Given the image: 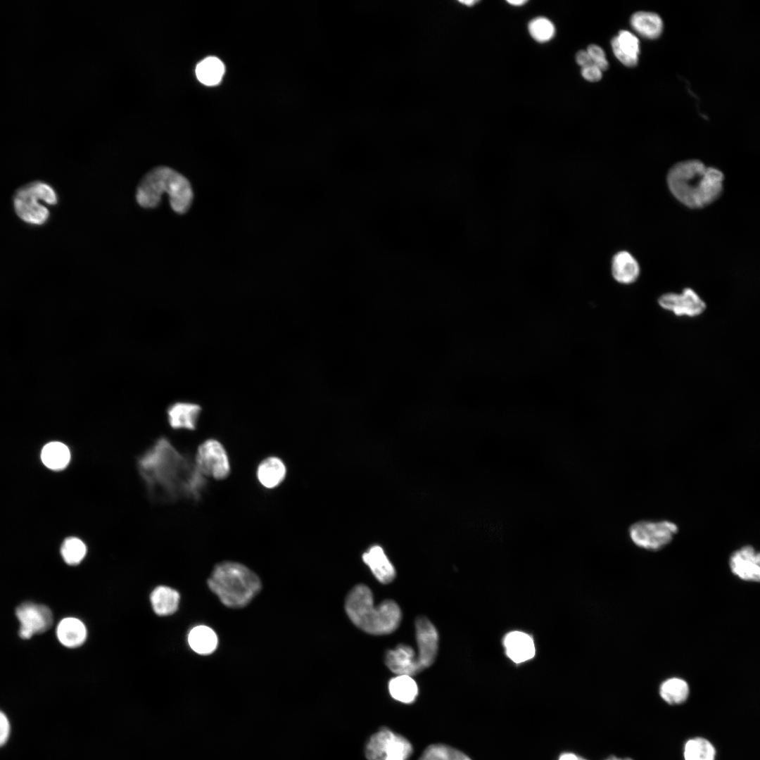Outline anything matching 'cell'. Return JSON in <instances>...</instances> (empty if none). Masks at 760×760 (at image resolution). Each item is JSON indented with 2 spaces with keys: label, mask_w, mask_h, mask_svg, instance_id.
I'll use <instances>...</instances> for the list:
<instances>
[{
  "label": "cell",
  "mask_w": 760,
  "mask_h": 760,
  "mask_svg": "<svg viewBox=\"0 0 760 760\" xmlns=\"http://www.w3.org/2000/svg\"><path fill=\"white\" fill-rule=\"evenodd\" d=\"M137 466L148 494L159 502L182 498L197 500L206 485L205 477L194 461L179 452L164 437L139 458Z\"/></svg>",
  "instance_id": "6da1fadb"
},
{
  "label": "cell",
  "mask_w": 760,
  "mask_h": 760,
  "mask_svg": "<svg viewBox=\"0 0 760 760\" xmlns=\"http://www.w3.org/2000/svg\"><path fill=\"white\" fill-rule=\"evenodd\" d=\"M724 175L707 167L699 160L676 163L669 170L666 182L671 194L685 206L698 209L714 202L721 194Z\"/></svg>",
  "instance_id": "7a4b0ae2"
},
{
  "label": "cell",
  "mask_w": 760,
  "mask_h": 760,
  "mask_svg": "<svg viewBox=\"0 0 760 760\" xmlns=\"http://www.w3.org/2000/svg\"><path fill=\"white\" fill-rule=\"evenodd\" d=\"M344 607L353 624L372 635L395 631L402 618L400 608L393 600H386L374 607L372 592L364 584L356 585L349 591Z\"/></svg>",
  "instance_id": "3957f363"
},
{
  "label": "cell",
  "mask_w": 760,
  "mask_h": 760,
  "mask_svg": "<svg viewBox=\"0 0 760 760\" xmlns=\"http://www.w3.org/2000/svg\"><path fill=\"white\" fill-rule=\"evenodd\" d=\"M210 590L228 608L247 606L262 589L259 576L243 564L224 561L216 564L207 581Z\"/></svg>",
  "instance_id": "277c9868"
},
{
  "label": "cell",
  "mask_w": 760,
  "mask_h": 760,
  "mask_svg": "<svg viewBox=\"0 0 760 760\" xmlns=\"http://www.w3.org/2000/svg\"><path fill=\"white\" fill-rule=\"evenodd\" d=\"M164 193L169 195L170 205L176 213H184L190 208L193 191L189 182L167 167H158L148 172L139 184L136 198L141 206L154 208Z\"/></svg>",
  "instance_id": "5b68a950"
},
{
  "label": "cell",
  "mask_w": 760,
  "mask_h": 760,
  "mask_svg": "<svg viewBox=\"0 0 760 760\" xmlns=\"http://www.w3.org/2000/svg\"><path fill=\"white\" fill-rule=\"evenodd\" d=\"M57 203L54 189L48 184L35 181L23 186L13 196V207L18 217L32 225H42L46 222L50 212L45 203L53 205Z\"/></svg>",
  "instance_id": "8992f818"
},
{
  "label": "cell",
  "mask_w": 760,
  "mask_h": 760,
  "mask_svg": "<svg viewBox=\"0 0 760 760\" xmlns=\"http://www.w3.org/2000/svg\"><path fill=\"white\" fill-rule=\"evenodd\" d=\"M678 531V526L669 520H640L630 526L628 536L637 547L658 551L668 545Z\"/></svg>",
  "instance_id": "52a82bcc"
},
{
  "label": "cell",
  "mask_w": 760,
  "mask_h": 760,
  "mask_svg": "<svg viewBox=\"0 0 760 760\" xmlns=\"http://www.w3.org/2000/svg\"><path fill=\"white\" fill-rule=\"evenodd\" d=\"M412 752L405 737L383 728L369 740L365 755L368 760H407Z\"/></svg>",
  "instance_id": "ba28073f"
},
{
  "label": "cell",
  "mask_w": 760,
  "mask_h": 760,
  "mask_svg": "<svg viewBox=\"0 0 760 760\" xmlns=\"http://www.w3.org/2000/svg\"><path fill=\"white\" fill-rule=\"evenodd\" d=\"M194 462L205 477L223 480L227 479L231 472L227 450L224 445L215 438L207 439L198 447Z\"/></svg>",
  "instance_id": "9c48e42d"
},
{
  "label": "cell",
  "mask_w": 760,
  "mask_h": 760,
  "mask_svg": "<svg viewBox=\"0 0 760 760\" xmlns=\"http://www.w3.org/2000/svg\"><path fill=\"white\" fill-rule=\"evenodd\" d=\"M15 614L19 622L18 635L23 640H29L34 635L47 631L53 622L51 609L33 602L20 604Z\"/></svg>",
  "instance_id": "30bf717a"
},
{
  "label": "cell",
  "mask_w": 760,
  "mask_h": 760,
  "mask_svg": "<svg viewBox=\"0 0 760 760\" xmlns=\"http://www.w3.org/2000/svg\"><path fill=\"white\" fill-rule=\"evenodd\" d=\"M415 630L418 647L417 659L423 671L436 660L438 650V633L434 625L424 616L416 619Z\"/></svg>",
  "instance_id": "8fae6325"
},
{
  "label": "cell",
  "mask_w": 760,
  "mask_h": 760,
  "mask_svg": "<svg viewBox=\"0 0 760 760\" xmlns=\"http://www.w3.org/2000/svg\"><path fill=\"white\" fill-rule=\"evenodd\" d=\"M659 305L677 316L696 317L706 308V304L692 289L685 288L681 293H667L661 296Z\"/></svg>",
  "instance_id": "7c38bea8"
},
{
  "label": "cell",
  "mask_w": 760,
  "mask_h": 760,
  "mask_svg": "<svg viewBox=\"0 0 760 760\" xmlns=\"http://www.w3.org/2000/svg\"><path fill=\"white\" fill-rule=\"evenodd\" d=\"M729 567L738 578L759 582L760 580V555L753 546L747 545L733 551L729 557Z\"/></svg>",
  "instance_id": "4fadbf2b"
},
{
  "label": "cell",
  "mask_w": 760,
  "mask_h": 760,
  "mask_svg": "<svg viewBox=\"0 0 760 760\" xmlns=\"http://www.w3.org/2000/svg\"><path fill=\"white\" fill-rule=\"evenodd\" d=\"M384 661L387 667L396 675L414 676L421 669L414 649L400 644L394 650L386 652Z\"/></svg>",
  "instance_id": "5bb4252c"
},
{
  "label": "cell",
  "mask_w": 760,
  "mask_h": 760,
  "mask_svg": "<svg viewBox=\"0 0 760 760\" xmlns=\"http://www.w3.org/2000/svg\"><path fill=\"white\" fill-rule=\"evenodd\" d=\"M362 559L381 583L388 584L395 578V567L380 545L371 546L362 554Z\"/></svg>",
  "instance_id": "9a60e30c"
},
{
  "label": "cell",
  "mask_w": 760,
  "mask_h": 760,
  "mask_svg": "<svg viewBox=\"0 0 760 760\" xmlns=\"http://www.w3.org/2000/svg\"><path fill=\"white\" fill-rule=\"evenodd\" d=\"M611 46L616 58L627 67H634L638 62L640 42L638 37L628 30H621L611 42Z\"/></svg>",
  "instance_id": "2e32d148"
},
{
  "label": "cell",
  "mask_w": 760,
  "mask_h": 760,
  "mask_svg": "<svg viewBox=\"0 0 760 760\" xmlns=\"http://www.w3.org/2000/svg\"><path fill=\"white\" fill-rule=\"evenodd\" d=\"M201 407L193 403L177 402L167 411L168 422L175 429L194 430L196 427Z\"/></svg>",
  "instance_id": "e0dca14e"
},
{
  "label": "cell",
  "mask_w": 760,
  "mask_h": 760,
  "mask_svg": "<svg viewBox=\"0 0 760 760\" xmlns=\"http://www.w3.org/2000/svg\"><path fill=\"white\" fill-rule=\"evenodd\" d=\"M287 469L284 462L277 456L263 459L256 469V478L260 486L266 489H274L284 481Z\"/></svg>",
  "instance_id": "ac0fdd59"
},
{
  "label": "cell",
  "mask_w": 760,
  "mask_h": 760,
  "mask_svg": "<svg viewBox=\"0 0 760 760\" xmlns=\"http://www.w3.org/2000/svg\"><path fill=\"white\" fill-rule=\"evenodd\" d=\"M504 645L507 657L517 664L532 659L536 653L532 638L521 631L509 633L505 637Z\"/></svg>",
  "instance_id": "d6986e66"
},
{
  "label": "cell",
  "mask_w": 760,
  "mask_h": 760,
  "mask_svg": "<svg viewBox=\"0 0 760 760\" xmlns=\"http://www.w3.org/2000/svg\"><path fill=\"white\" fill-rule=\"evenodd\" d=\"M56 634L62 645L68 648H75L85 642L87 631L85 625L79 619L65 617L58 622Z\"/></svg>",
  "instance_id": "ffe728a7"
},
{
  "label": "cell",
  "mask_w": 760,
  "mask_h": 760,
  "mask_svg": "<svg viewBox=\"0 0 760 760\" xmlns=\"http://www.w3.org/2000/svg\"><path fill=\"white\" fill-rule=\"evenodd\" d=\"M612 274L614 279L623 284L635 282L640 272L638 260L628 251H621L616 253L611 264Z\"/></svg>",
  "instance_id": "44dd1931"
},
{
  "label": "cell",
  "mask_w": 760,
  "mask_h": 760,
  "mask_svg": "<svg viewBox=\"0 0 760 760\" xmlns=\"http://www.w3.org/2000/svg\"><path fill=\"white\" fill-rule=\"evenodd\" d=\"M630 24L638 34L649 39L658 38L661 34L664 28L661 17L650 11L634 13L631 17Z\"/></svg>",
  "instance_id": "7402d4cb"
},
{
  "label": "cell",
  "mask_w": 760,
  "mask_h": 760,
  "mask_svg": "<svg viewBox=\"0 0 760 760\" xmlns=\"http://www.w3.org/2000/svg\"><path fill=\"white\" fill-rule=\"evenodd\" d=\"M188 643L191 650L201 655L213 653L218 645L216 633L210 627L199 625L194 627L189 633Z\"/></svg>",
  "instance_id": "603a6c76"
},
{
  "label": "cell",
  "mask_w": 760,
  "mask_h": 760,
  "mask_svg": "<svg viewBox=\"0 0 760 760\" xmlns=\"http://www.w3.org/2000/svg\"><path fill=\"white\" fill-rule=\"evenodd\" d=\"M180 595L173 588L165 585L156 587L150 595L154 612L158 616H168L178 609Z\"/></svg>",
  "instance_id": "cb8c5ba5"
},
{
  "label": "cell",
  "mask_w": 760,
  "mask_h": 760,
  "mask_svg": "<svg viewBox=\"0 0 760 760\" xmlns=\"http://www.w3.org/2000/svg\"><path fill=\"white\" fill-rule=\"evenodd\" d=\"M41 459L47 468L53 471H61L66 468L70 462V452L64 443L52 441L42 448Z\"/></svg>",
  "instance_id": "d4e9b609"
},
{
  "label": "cell",
  "mask_w": 760,
  "mask_h": 760,
  "mask_svg": "<svg viewBox=\"0 0 760 760\" xmlns=\"http://www.w3.org/2000/svg\"><path fill=\"white\" fill-rule=\"evenodd\" d=\"M659 695L669 704H680L688 698L690 687L686 680L672 677L664 680L659 686Z\"/></svg>",
  "instance_id": "484cf974"
},
{
  "label": "cell",
  "mask_w": 760,
  "mask_h": 760,
  "mask_svg": "<svg viewBox=\"0 0 760 760\" xmlns=\"http://www.w3.org/2000/svg\"><path fill=\"white\" fill-rule=\"evenodd\" d=\"M388 690L391 697L400 702L412 703L418 695V687L410 676L397 675L389 680Z\"/></svg>",
  "instance_id": "4316f807"
},
{
  "label": "cell",
  "mask_w": 760,
  "mask_h": 760,
  "mask_svg": "<svg viewBox=\"0 0 760 760\" xmlns=\"http://www.w3.org/2000/svg\"><path fill=\"white\" fill-rule=\"evenodd\" d=\"M224 73V65L217 57L209 56L200 61L196 68L197 79L203 84L214 86L220 82Z\"/></svg>",
  "instance_id": "83f0119b"
},
{
  "label": "cell",
  "mask_w": 760,
  "mask_h": 760,
  "mask_svg": "<svg viewBox=\"0 0 760 760\" xmlns=\"http://www.w3.org/2000/svg\"><path fill=\"white\" fill-rule=\"evenodd\" d=\"M716 755L714 746L704 737L689 739L684 746V760H715Z\"/></svg>",
  "instance_id": "f1b7e54d"
},
{
  "label": "cell",
  "mask_w": 760,
  "mask_h": 760,
  "mask_svg": "<svg viewBox=\"0 0 760 760\" xmlns=\"http://www.w3.org/2000/svg\"><path fill=\"white\" fill-rule=\"evenodd\" d=\"M61 554L64 562L70 566L79 564L85 557L87 546L79 538H65L61 547Z\"/></svg>",
  "instance_id": "f546056e"
},
{
  "label": "cell",
  "mask_w": 760,
  "mask_h": 760,
  "mask_svg": "<svg viewBox=\"0 0 760 760\" xmlns=\"http://www.w3.org/2000/svg\"><path fill=\"white\" fill-rule=\"evenodd\" d=\"M419 760H471L460 750L444 745H432L423 752Z\"/></svg>",
  "instance_id": "4dcf8cb0"
},
{
  "label": "cell",
  "mask_w": 760,
  "mask_h": 760,
  "mask_svg": "<svg viewBox=\"0 0 760 760\" xmlns=\"http://www.w3.org/2000/svg\"><path fill=\"white\" fill-rule=\"evenodd\" d=\"M528 31L536 41L543 43L553 37L555 29L552 23L547 18L538 17L529 23Z\"/></svg>",
  "instance_id": "1f68e13d"
},
{
  "label": "cell",
  "mask_w": 760,
  "mask_h": 760,
  "mask_svg": "<svg viewBox=\"0 0 760 760\" xmlns=\"http://www.w3.org/2000/svg\"><path fill=\"white\" fill-rule=\"evenodd\" d=\"M586 51L592 59L594 65L599 70L602 72L608 68V61L606 58L604 50L600 46L595 44H590L588 46Z\"/></svg>",
  "instance_id": "d6a6232c"
},
{
  "label": "cell",
  "mask_w": 760,
  "mask_h": 760,
  "mask_svg": "<svg viewBox=\"0 0 760 760\" xmlns=\"http://www.w3.org/2000/svg\"><path fill=\"white\" fill-rule=\"evenodd\" d=\"M11 731L9 721L6 714L0 710V747L7 742Z\"/></svg>",
  "instance_id": "836d02e7"
},
{
  "label": "cell",
  "mask_w": 760,
  "mask_h": 760,
  "mask_svg": "<svg viewBox=\"0 0 760 760\" xmlns=\"http://www.w3.org/2000/svg\"><path fill=\"white\" fill-rule=\"evenodd\" d=\"M602 72L596 66L591 65L581 69L583 77L589 82H597L601 80Z\"/></svg>",
  "instance_id": "e575fe53"
},
{
  "label": "cell",
  "mask_w": 760,
  "mask_h": 760,
  "mask_svg": "<svg viewBox=\"0 0 760 760\" xmlns=\"http://www.w3.org/2000/svg\"><path fill=\"white\" fill-rule=\"evenodd\" d=\"M577 63L583 68L594 65L592 59L586 51H579L576 55Z\"/></svg>",
  "instance_id": "d590c367"
},
{
  "label": "cell",
  "mask_w": 760,
  "mask_h": 760,
  "mask_svg": "<svg viewBox=\"0 0 760 760\" xmlns=\"http://www.w3.org/2000/svg\"><path fill=\"white\" fill-rule=\"evenodd\" d=\"M558 760H586L580 756H578L574 753L566 752L562 754Z\"/></svg>",
  "instance_id": "8d00e7d4"
},
{
  "label": "cell",
  "mask_w": 760,
  "mask_h": 760,
  "mask_svg": "<svg viewBox=\"0 0 760 760\" xmlns=\"http://www.w3.org/2000/svg\"><path fill=\"white\" fill-rule=\"evenodd\" d=\"M507 2L509 4L512 5V6H522V5L525 4L526 3H527V1L526 0H512V1H507Z\"/></svg>",
  "instance_id": "74e56055"
},
{
  "label": "cell",
  "mask_w": 760,
  "mask_h": 760,
  "mask_svg": "<svg viewBox=\"0 0 760 760\" xmlns=\"http://www.w3.org/2000/svg\"><path fill=\"white\" fill-rule=\"evenodd\" d=\"M459 2H460L461 4H465L467 6H474L476 3H477L478 1L469 0V1H460Z\"/></svg>",
  "instance_id": "f35d334b"
},
{
  "label": "cell",
  "mask_w": 760,
  "mask_h": 760,
  "mask_svg": "<svg viewBox=\"0 0 760 760\" xmlns=\"http://www.w3.org/2000/svg\"><path fill=\"white\" fill-rule=\"evenodd\" d=\"M607 760H632V759H628V758L621 759V758H616V757L612 756L611 758L607 759Z\"/></svg>",
  "instance_id": "ab89813d"
}]
</instances>
